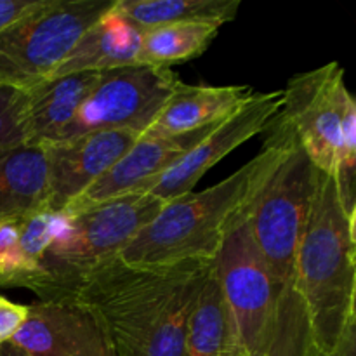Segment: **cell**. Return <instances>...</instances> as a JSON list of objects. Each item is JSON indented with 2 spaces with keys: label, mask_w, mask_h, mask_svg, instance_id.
<instances>
[{
  "label": "cell",
  "mask_w": 356,
  "mask_h": 356,
  "mask_svg": "<svg viewBox=\"0 0 356 356\" xmlns=\"http://www.w3.org/2000/svg\"><path fill=\"white\" fill-rule=\"evenodd\" d=\"M214 261L149 266L120 256L35 289L40 301L92 313L117 356H183L184 334Z\"/></svg>",
  "instance_id": "1"
},
{
  "label": "cell",
  "mask_w": 356,
  "mask_h": 356,
  "mask_svg": "<svg viewBox=\"0 0 356 356\" xmlns=\"http://www.w3.org/2000/svg\"><path fill=\"white\" fill-rule=\"evenodd\" d=\"M26 103L24 90L0 87V149L24 145L21 120Z\"/></svg>",
  "instance_id": "23"
},
{
  "label": "cell",
  "mask_w": 356,
  "mask_h": 356,
  "mask_svg": "<svg viewBox=\"0 0 356 356\" xmlns=\"http://www.w3.org/2000/svg\"><path fill=\"white\" fill-rule=\"evenodd\" d=\"M278 118L316 170L336 179L344 211L356 216V104L337 63L298 73L282 90Z\"/></svg>",
  "instance_id": "5"
},
{
  "label": "cell",
  "mask_w": 356,
  "mask_h": 356,
  "mask_svg": "<svg viewBox=\"0 0 356 356\" xmlns=\"http://www.w3.org/2000/svg\"><path fill=\"white\" fill-rule=\"evenodd\" d=\"M318 170L289 129L277 169L247 214L250 235L280 299L289 356H313L312 336L296 289V257L316 186Z\"/></svg>",
  "instance_id": "4"
},
{
  "label": "cell",
  "mask_w": 356,
  "mask_h": 356,
  "mask_svg": "<svg viewBox=\"0 0 356 356\" xmlns=\"http://www.w3.org/2000/svg\"><path fill=\"white\" fill-rule=\"evenodd\" d=\"M28 315V308L23 305L10 302L0 296V346L9 343L14 334L21 329Z\"/></svg>",
  "instance_id": "24"
},
{
  "label": "cell",
  "mask_w": 356,
  "mask_h": 356,
  "mask_svg": "<svg viewBox=\"0 0 356 356\" xmlns=\"http://www.w3.org/2000/svg\"><path fill=\"white\" fill-rule=\"evenodd\" d=\"M19 219L0 222V285L24 287L33 275L19 245Z\"/></svg>",
  "instance_id": "22"
},
{
  "label": "cell",
  "mask_w": 356,
  "mask_h": 356,
  "mask_svg": "<svg viewBox=\"0 0 356 356\" xmlns=\"http://www.w3.org/2000/svg\"><path fill=\"white\" fill-rule=\"evenodd\" d=\"M211 129H202L174 138L141 136L96 183L90 184L79 198H75L63 214H73L125 195L139 193L149 181L159 177L181 156L186 155Z\"/></svg>",
  "instance_id": "13"
},
{
  "label": "cell",
  "mask_w": 356,
  "mask_h": 356,
  "mask_svg": "<svg viewBox=\"0 0 356 356\" xmlns=\"http://www.w3.org/2000/svg\"><path fill=\"white\" fill-rule=\"evenodd\" d=\"M10 344L30 356H117L96 316L82 306L37 301Z\"/></svg>",
  "instance_id": "12"
},
{
  "label": "cell",
  "mask_w": 356,
  "mask_h": 356,
  "mask_svg": "<svg viewBox=\"0 0 356 356\" xmlns=\"http://www.w3.org/2000/svg\"><path fill=\"white\" fill-rule=\"evenodd\" d=\"M240 0H117L115 10L139 31L179 23L222 26L235 19Z\"/></svg>",
  "instance_id": "19"
},
{
  "label": "cell",
  "mask_w": 356,
  "mask_h": 356,
  "mask_svg": "<svg viewBox=\"0 0 356 356\" xmlns=\"http://www.w3.org/2000/svg\"><path fill=\"white\" fill-rule=\"evenodd\" d=\"M216 277L250 356H289L277 287L250 235L247 218L226 236Z\"/></svg>",
  "instance_id": "8"
},
{
  "label": "cell",
  "mask_w": 356,
  "mask_h": 356,
  "mask_svg": "<svg viewBox=\"0 0 356 356\" xmlns=\"http://www.w3.org/2000/svg\"><path fill=\"white\" fill-rule=\"evenodd\" d=\"M165 202L134 193L65 216L61 232L45 252L37 275L26 284L33 292L45 282L61 280L118 257Z\"/></svg>",
  "instance_id": "7"
},
{
  "label": "cell",
  "mask_w": 356,
  "mask_h": 356,
  "mask_svg": "<svg viewBox=\"0 0 356 356\" xmlns=\"http://www.w3.org/2000/svg\"><path fill=\"white\" fill-rule=\"evenodd\" d=\"M139 44L141 31L125 21L113 6L110 13L97 19L79 38L75 47L63 59L52 76L86 72L103 73L108 70L138 65Z\"/></svg>",
  "instance_id": "16"
},
{
  "label": "cell",
  "mask_w": 356,
  "mask_h": 356,
  "mask_svg": "<svg viewBox=\"0 0 356 356\" xmlns=\"http://www.w3.org/2000/svg\"><path fill=\"white\" fill-rule=\"evenodd\" d=\"M0 356H30V355H26L23 350H19L17 346H14V344L6 343L0 346Z\"/></svg>",
  "instance_id": "27"
},
{
  "label": "cell",
  "mask_w": 356,
  "mask_h": 356,
  "mask_svg": "<svg viewBox=\"0 0 356 356\" xmlns=\"http://www.w3.org/2000/svg\"><path fill=\"white\" fill-rule=\"evenodd\" d=\"M183 356H250L219 287L214 266L188 320Z\"/></svg>",
  "instance_id": "17"
},
{
  "label": "cell",
  "mask_w": 356,
  "mask_h": 356,
  "mask_svg": "<svg viewBox=\"0 0 356 356\" xmlns=\"http://www.w3.org/2000/svg\"><path fill=\"white\" fill-rule=\"evenodd\" d=\"M282 90L254 96L242 108L211 129L186 155L170 169L149 181L139 193H148L162 202H169L190 193L207 170L219 160L242 146L254 136L270 129L282 108Z\"/></svg>",
  "instance_id": "10"
},
{
  "label": "cell",
  "mask_w": 356,
  "mask_h": 356,
  "mask_svg": "<svg viewBox=\"0 0 356 356\" xmlns=\"http://www.w3.org/2000/svg\"><path fill=\"white\" fill-rule=\"evenodd\" d=\"M179 83L177 73L165 66L132 65L99 73L61 141L87 132L120 129L143 136Z\"/></svg>",
  "instance_id": "9"
},
{
  "label": "cell",
  "mask_w": 356,
  "mask_h": 356,
  "mask_svg": "<svg viewBox=\"0 0 356 356\" xmlns=\"http://www.w3.org/2000/svg\"><path fill=\"white\" fill-rule=\"evenodd\" d=\"M254 90L247 86H188L181 82L145 138H174L214 127L242 108Z\"/></svg>",
  "instance_id": "15"
},
{
  "label": "cell",
  "mask_w": 356,
  "mask_h": 356,
  "mask_svg": "<svg viewBox=\"0 0 356 356\" xmlns=\"http://www.w3.org/2000/svg\"><path fill=\"white\" fill-rule=\"evenodd\" d=\"M47 211L44 148L17 145L0 149V222Z\"/></svg>",
  "instance_id": "18"
},
{
  "label": "cell",
  "mask_w": 356,
  "mask_h": 356,
  "mask_svg": "<svg viewBox=\"0 0 356 356\" xmlns=\"http://www.w3.org/2000/svg\"><path fill=\"white\" fill-rule=\"evenodd\" d=\"M97 79L99 73H72L52 76L24 90L26 103L21 120L24 145L44 148L61 141Z\"/></svg>",
  "instance_id": "14"
},
{
  "label": "cell",
  "mask_w": 356,
  "mask_h": 356,
  "mask_svg": "<svg viewBox=\"0 0 356 356\" xmlns=\"http://www.w3.org/2000/svg\"><path fill=\"white\" fill-rule=\"evenodd\" d=\"M219 28L212 23H179L141 31L138 65L170 68L176 63L198 58L219 33Z\"/></svg>",
  "instance_id": "20"
},
{
  "label": "cell",
  "mask_w": 356,
  "mask_h": 356,
  "mask_svg": "<svg viewBox=\"0 0 356 356\" xmlns=\"http://www.w3.org/2000/svg\"><path fill=\"white\" fill-rule=\"evenodd\" d=\"M134 131H94L44 146L47 163V212L63 214L138 139Z\"/></svg>",
  "instance_id": "11"
},
{
  "label": "cell",
  "mask_w": 356,
  "mask_h": 356,
  "mask_svg": "<svg viewBox=\"0 0 356 356\" xmlns=\"http://www.w3.org/2000/svg\"><path fill=\"white\" fill-rule=\"evenodd\" d=\"M263 149L238 170L198 193L165 202L159 214L120 254L131 264H165L214 261L226 236L249 214L289 141V127L275 117Z\"/></svg>",
  "instance_id": "2"
},
{
  "label": "cell",
  "mask_w": 356,
  "mask_h": 356,
  "mask_svg": "<svg viewBox=\"0 0 356 356\" xmlns=\"http://www.w3.org/2000/svg\"><path fill=\"white\" fill-rule=\"evenodd\" d=\"M63 222H65V216L47 211L37 212V214H31L17 221L21 250H23L24 259L28 261L31 271H33L30 280L37 275L45 252L61 232ZM26 284H24V287H26Z\"/></svg>",
  "instance_id": "21"
},
{
  "label": "cell",
  "mask_w": 356,
  "mask_h": 356,
  "mask_svg": "<svg viewBox=\"0 0 356 356\" xmlns=\"http://www.w3.org/2000/svg\"><path fill=\"white\" fill-rule=\"evenodd\" d=\"M42 0H0V33L37 9Z\"/></svg>",
  "instance_id": "25"
},
{
  "label": "cell",
  "mask_w": 356,
  "mask_h": 356,
  "mask_svg": "<svg viewBox=\"0 0 356 356\" xmlns=\"http://www.w3.org/2000/svg\"><path fill=\"white\" fill-rule=\"evenodd\" d=\"M313 356H356V320L344 330L339 343L330 351H315Z\"/></svg>",
  "instance_id": "26"
},
{
  "label": "cell",
  "mask_w": 356,
  "mask_h": 356,
  "mask_svg": "<svg viewBox=\"0 0 356 356\" xmlns=\"http://www.w3.org/2000/svg\"><path fill=\"white\" fill-rule=\"evenodd\" d=\"M115 0H42L0 33V87L28 90L51 79L79 38Z\"/></svg>",
  "instance_id": "6"
},
{
  "label": "cell",
  "mask_w": 356,
  "mask_h": 356,
  "mask_svg": "<svg viewBox=\"0 0 356 356\" xmlns=\"http://www.w3.org/2000/svg\"><path fill=\"white\" fill-rule=\"evenodd\" d=\"M355 221L336 179L318 170L296 257V289L315 351L332 350L356 320Z\"/></svg>",
  "instance_id": "3"
}]
</instances>
